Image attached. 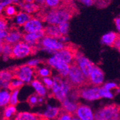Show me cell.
<instances>
[{
	"label": "cell",
	"instance_id": "obj_1",
	"mask_svg": "<svg viewBox=\"0 0 120 120\" xmlns=\"http://www.w3.org/2000/svg\"><path fill=\"white\" fill-rule=\"evenodd\" d=\"M66 3L56 8L52 9L51 11L45 13L40 19L46 22L49 25H58L64 22H68L72 18L75 9L70 4H66Z\"/></svg>",
	"mask_w": 120,
	"mask_h": 120
},
{
	"label": "cell",
	"instance_id": "obj_2",
	"mask_svg": "<svg viewBox=\"0 0 120 120\" xmlns=\"http://www.w3.org/2000/svg\"><path fill=\"white\" fill-rule=\"evenodd\" d=\"M67 80L73 89H80L91 86L89 79L85 75L78 67L76 61L70 66V70L67 76Z\"/></svg>",
	"mask_w": 120,
	"mask_h": 120
},
{
	"label": "cell",
	"instance_id": "obj_3",
	"mask_svg": "<svg viewBox=\"0 0 120 120\" xmlns=\"http://www.w3.org/2000/svg\"><path fill=\"white\" fill-rule=\"evenodd\" d=\"M53 84L52 88V96L62 103L67 98L68 92L70 90H72V88L67 79L63 80L61 76L53 77Z\"/></svg>",
	"mask_w": 120,
	"mask_h": 120
},
{
	"label": "cell",
	"instance_id": "obj_4",
	"mask_svg": "<svg viewBox=\"0 0 120 120\" xmlns=\"http://www.w3.org/2000/svg\"><path fill=\"white\" fill-rule=\"evenodd\" d=\"M95 120H120V105L111 104L98 109L94 114Z\"/></svg>",
	"mask_w": 120,
	"mask_h": 120
},
{
	"label": "cell",
	"instance_id": "obj_5",
	"mask_svg": "<svg viewBox=\"0 0 120 120\" xmlns=\"http://www.w3.org/2000/svg\"><path fill=\"white\" fill-rule=\"evenodd\" d=\"M37 51V47L31 46L25 41H19L13 45L12 52L10 55V58L19 59L33 55Z\"/></svg>",
	"mask_w": 120,
	"mask_h": 120
},
{
	"label": "cell",
	"instance_id": "obj_6",
	"mask_svg": "<svg viewBox=\"0 0 120 120\" xmlns=\"http://www.w3.org/2000/svg\"><path fill=\"white\" fill-rule=\"evenodd\" d=\"M13 79H19L23 82L29 83L32 81L36 73V68L28 66L27 64L14 67L11 68Z\"/></svg>",
	"mask_w": 120,
	"mask_h": 120
},
{
	"label": "cell",
	"instance_id": "obj_7",
	"mask_svg": "<svg viewBox=\"0 0 120 120\" xmlns=\"http://www.w3.org/2000/svg\"><path fill=\"white\" fill-rule=\"evenodd\" d=\"M78 51H79L75 45H71V43H67L66 44L64 49L55 52V56L70 66L75 62V57Z\"/></svg>",
	"mask_w": 120,
	"mask_h": 120
},
{
	"label": "cell",
	"instance_id": "obj_8",
	"mask_svg": "<svg viewBox=\"0 0 120 120\" xmlns=\"http://www.w3.org/2000/svg\"><path fill=\"white\" fill-rule=\"evenodd\" d=\"M75 61L78 67L85 75V76L89 79L90 75L94 67V65L91 61L86 58L83 53L78 51L75 57Z\"/></svg>",
	"mask_w": 120,
	"mask_h": 120
},
{
	"label": "cell",
	"instance_id": "obj_9",
	"mask_svg": "<svg viewBox=\"0 0 120 120\" xmlns=\"http://www.w3.org/2000/svg\"><path fill=\"white\" fill-rule=\"evenodd\" d=\"M46 63L49 66L56 69L61 77L66 78L68 76L70 70V65L58 59L55 55L48 59Z\"/></svg>",
	"mask_w": 120,
	"mask_h": 120
},
{
	"label": "cell",
	"instance_id": "obj_10",
	"mask_svg": "<svg viewBox=\"0 0 120 120\" xmlns=\"http://www.w3.org/2000/svg\"><path fill=\"white\" fill-rule=\"evenodd\" d=\"M41 45L45 50L49 51H53V52L62 50L65 48L66 45H64L62 41H60L56 38L45 36L41 40Z\"/></svg>",
	"mask_w": 120,
	"mask_h": 120
},
{
	"label": "cell",
	"instance_id": "obj_11",
	"mask_svg": "<svg viewBox=\"0 0 120 120\" xmlns=\"http://www.w3.org/2000/svg\"><path fill=\"white\" fill-rule=\"evenodd\" d=\"M99 88L98 86H93L91 88L87 86L78 89L79 96L90 101L99 99L101 98L99 94Z\"/></svg>",
	"mask_w": 120,
	"mask_h": 120
},
{
	"label": "cell",
	"instance_id": "obj_12",
	"mask_svg": "<svg viewBox=\"0 0 120 120\" xmlns=\"http://www.w3.org/2000/svg\"><path fill=\"white\" fill-rule=\"evenodd\" d=\"M45 36L44 28L36 33H24L22 35V39L25 43L34 47H38L40 40L42 39Z\"/></svg>",
	"mask_w": 120,
	"mask_h": 120
},
{
	"label": "cell",
	"instance_id": "obj_13",
	"mask_svg": "<svg viewBox=\"0 0 120 120\" xmlns=\"http://www.w3.org/2000/svg\"><path fill=\"white\" fill-rule=\"evenodd\" d=\"M75 115L80 120H95L91 109L86 105L79 104Z\"/></svg>",
	"mask_w": 120,
	"mask_h": 120
},
{
	"label": "cell",
	"instance_id": "obj_14",
	"mask_svg": "<svg viewBox=\"0 0 120 120\" xmlns=\"http://www.w3.org/2000/svg\"><path fill=\"white\" fill-rule=\"evenodd\" d=\"M104 74L103 71L97 66H94L89 77V81L91 86H99L103 83Z\"/></svg>",
	"mask_w": 120,
	"mask_h": 120
},
{
	"label": "cell",
	"instance_id": "obj_15",
	"mask_svg": "<svg viewBox=\"0 0 120 120\" xmlns=\"http://www.w3.org/2000/svg\"><path fill=\"white\" fill-rule=\"evenodd\" d=\"M23 26L25 33H36L43 29L40 19L35 18H32Z\"/></svg>",
	"mask_w": 120,
	"mask_h": 120
},
{
	"label": "cell",
	"instance_id": "obj_16",
	"mask_svg": "<svg viewBox=\"0 0 120 120\" xmlns=\"http://www.w3.org/2000/svg\"><path fill=\"white\" fill-rule=\"evenodd\" d=\"M8 33L6 37L4 38V41L10 45H14L17 43L21 41L22 38V35L21 33L18 30L16 27H11L7 31Z\"/></svg>",
	"mask_w": 120,
	"mask_h": 120
},
{
	"label": "cell",
	"instance_id": "obj_17",
	"mask_svg": "<svg viewBox=\"0 0 120 120\" xmlns=\"http://www.w3.org/2000/svg\"><path fill=\"white\" fill-rule=\"evenodd\" d=\"M12 79L13 74L10 69L0 71V89H8V83Z\"/></svg>",
	"mask_w": 120,
	"mask_h": 120
},
{
	"label": "cell",
	"instance_id": "obj_18",
	"mask_svg": "<svg viewBox=\"0 0 120 120\" xmlns=\"http://www.w3.org/2000/svg\"><path fill=\"white\" fill-rule=\"evenodd\" d=\"M46 118L43 114H37L30 112H21L16 115L14 120H43Z\"/></svg>",
	"mask_w": 120,
	"mask_h": 120
},
{
	"label": "cell",
	"instance_id": "obj_19",
	"mask_svg": "<svg viewBox=\"0 0 120 120\" xmlns=\"http://www.w3.org/2000/svg\"><path fill=\"white\" fill-rule=\"evenodd\" d=\"M79 103L70 101L68 98H66L62 102V106L61 109L63 111H66L73 115H75V113L78 108Z\"/></svg>",
	"mask_w": 120,
	"mask_h": 120
},
{
	"label": "cell",
	"instance_id": "obj_20",
	"mask_svg": "<svg viewBox=\"0 0 120 120\" xmlns=\"http://www.w3.org/2000/svg\"><path fill=\"white\" fill-rule=\"evenodd\" d=\"M45 33V36L52 37V38H56L60 40L63 36L60 34L58 26L54 25H49V26H46L44 28Z\"/></svg>",
	"mask_w": 120,
	"mask_h": 120
},
{
	"label": "cell",
	"instance_id": "obj_21",
	"mask_svg": "<svg viewBox=\"0 0 120 120\" xmlns=\"http://www.w3.org/2000/svg\"><path fill=\"white\" fill-rule=\"evenodd\" d=\"M31 18L30 14L25 11H19L15 16V22L18 26H23Z\"/></svg>",
	"mask_w": 120,
	"mask_h": 120
},
{
	"label": "cell",
	"instance_id": "obj_22",
	"mask_svg": "<svg viewBox=\"0 0 120 120\" xmlns=\"http://www.w3.org/2000/svg\"><path fill=\"white\" fill-rule=\"evenodd\" d=\"M18 5L24 10L25 12L30 15L31 13L37 12L40 9V6L37 4H35V3H28L25 2H20Z\"/></svg>",
	"mask_w": 120,
	"mask_h": 120
},
{
	"label": "cell",
	"instance_id": "obj_23",
	"mask_svg": "<svg viewBox=\"0 0 120 120\" xmlns=\"http://www.w3.org/2000/svg\"><path fill=\"white\" fill-rule=\"evenodd\" d=\"M118 33H115L113 32H111L105 34L101 37V43L109 46L113 47V44L118 37Z\"/></svg>",
	"mask_w": 120,
	"mask_h": 120
},
{
	"label": "cell",
	"instance_id": "obj_24",
	"mask_svg": "<svg viewBox=\"0 0 120 120\" xmlns=\"http://www.w3.org/2000/svg\"><path fill=\"white\" fill-rule=\"evenodd\" d=\"M61 112V109L56 107H52L48 105L46 111L44 113L45 115L48 120L50 119H57Z\"/></svg>",
	"mask_w": 120,
	"mask_h": 120
},
{
	"label": "cell",
	"instance_id": "obj_25",
	"mask_svg": "<svg viewBox=\"0 0 120 120\" xmlns=\"http://www.w3.org/2000/svg\"><path fill=\"white\" fill-rule=\"evenodd\" d=\"M18 7H19L18 5L15 6V4H9L4 8L2 14L4 15V16H6L7 18L15 17L19 12V11H18Z\"/></svg>",
	"mask_w": 120,
	"mask_h": 120
},
{
	"label": "cell",
	"instance_id": "obj_26",
	"mask_svg": "<svg viewBox=\"0 0 120 120\" xmlns=\"http://www.w3.org/2000/svg\"><path fill=\"white\" fill-rule=\"evenodd\" d=\"M32 86L35 89L36 93L38 96L43 97L46 94V90L45 86L37 79H34L31 83Z\"/></svg>",
	"mask_w": 120,
	"mask_h": 120
},
{
	"label": "cell",
	"instance_id": "obj_27",
	"mask_svg": "<svg viewBox=\"0 0 120 120\" xmlns=\"http://www.w3.org/2000/svg\"><path fill=\"white\" fill-rule=\"evenodd\" d=\"M16 113V109L15 106L9 105L4 109L3 112V120H9Z\"/></svg>",
	"mask_w": 120,
	"mask_h": 120
},
{
	"label": "cell",
	"instance_id": "obj_28",
	"mask_svg": "<svg viewBox=\"0 0 120 120\" xmlns=\"http://www.w3.org/2000/svg\"><path fill=\"white\" fill-rule=\"evenodd\" d=\"M10 94L7 90H0V106H6L10 102Z\"/></svg>",
	"mask_w": 120,
	"mask_h": 120
},
{
	"label": "cell",
	"instance_id": "obj_29",
	"mask_svg": "<svg viewBox=\"0 0 120 120\" xmlns=\"http://www.w3.org/2000/svg\"><path fill=\"white\" fill-rule=\"evenodd\" d=\"M23 83L24 82L19 79H13V80H11L8 83V89L11 91L19 90L23 85Z\"/></svg>",
	"mask_w": 120,
	"mask_h": 120
},
{
	"label": "cell",
	"instance_id": "obj_30",
	"mask_svg": "<svg viewBox=\"0 0 120 120\" xmlns=\"http://www.w3.org/2000/svg\"><path fill=\"white\" fill-rule=\"evenodd\" d=\"M63 1V0H45V5L52 9H54L62 6L64 3H62Z\"/></svg>",
	"mask_w": 120,
	"mask_h": 120
},
{
	"label": "cell",
	"instance_id": "obj_31",
	"mask_svg": "<svg viewBox=\"0 0 120 120\" xmlns=\"http://www.w3.org/2000/svg\"><path fill=\"white\" fill-rule=\"evenodd\" d=\"M59 30H60V34L63 37H67L68 34V30H69V23L68 22H62L58 25Z\"/></svg>",
	"mask_w": 120,
	"mask_h": 120
},
{
	"label": "cell",
	"instance_id": "obj_32",
	"mask_svg": "<svg viewBox=\"0 0 120 120\" xmlns=\"http://www.w3.org/2000/svg\"><path fill=\"white\" fill-rule=\"evenodd\" d=\"M36 75H38L39 76L41 77V78H47V77H49L51 76V71L48 68H39V69H37L36 68Z\"/></svg>",
	"mask_w": 120,
	"mask_h": 120
},
{
	"label": "cell",
	"instance_id": "obj_33",
	"mask_svg": "<svg viewBox=\"0 0 120 120\" xmlns=\"http://www.w3.org/2000/svg\"><path fill=\"white\" fill-rule=\"evenodd\" d=\"M39 96L37 94H32L28 98L27 102L31 107H33L36 106L38 103H39Z\"/></svg>",
	"mask_w": 120,
	"mask_h": 120
},
{
	"label": "cell",
	"instance_id": "obj_34",
	"mask_svg": "<svg viewBox=\"0 0 120 120\" xmlns=\"http://www.w3.org/2000/svg\"><path fill=\"white\" fill-rule=\"evenodd\" d=\"M12 49H13V45L8 44L5 41L3 46V52L2 53H3L4 56L5 57H7L8 58V56L10 57V55H11V52H12Z\"/></svg>",
	"mask_w": 120,
	"mask_h": 120
},
{
	"label": "cell",
	"instance_id": "obj_35",
	"mask_svg": "<svg viewBox=\"0 0 120 120\" xmlns=\"http://www.w3.org/2000/svg\"><path fill=\"white\" fill-rule=\"evenodd\" d=\"M99 94L100 97L105 98H113V95L110 91L105 89L103 86L99 88Z\"/></svg>",
	"mask_w": 120,
	"mask_h": 120
},
{
	"label": "cell",
	"instance_id": "obj_36",
	"mask_svg": "<svg viewBox=\"0 0 120 120\" xmlns=\"http://www.w3.org/2000/svg\"><path fill=\"white\" fill-rule=\"evenodd\" d=\"M19 90H14L10 94V105L12 106H16L18 103V95Z\"/></svg>",
	"mask_w": 120,
	"mask_h": 120
},
{
	"label": "cell",
	"instance_id": "obj_37",
	"mask_svg": "<svg viewBox=\"0 0 120 120\" xmlns=\"http://www.w3.org/2000/svg\"><path fill=\"white\" fill-rule=\"evenodd\" d=\"M74 115L63 111L61 109V112H60V115L56 119L57 120H71L72 117Z\"/></svg>",
	"mask_w": 120,
	"mask_h": 120
},
{
	"label": "cell",
	"instance_id": "obj_38",
	"mask_svg": "<svg viewBox=\"0 0 120 120\" xmlns=\"http://www.w3.org/2000/svg\"><path fill=\"white\" fill-rule=\"evenodd\" d=\"M103 87L105 89L109 90V91L111 90H115V89L120 90V86L116 83H114V82H108V83H105L103 85Z\"/></svg>",
	"mask_w": 120,
	"mask_h": 120
},
{
	"label": "cell",
	"instance_id": "obj_39",
	"mask_svg": "<svg viewBox=\"0 0 120 120\" xmlns=\"http://www.w3.org/2000/svg\"><path fill=\"white\" fill-rule=\"evenodd\" d=\"M42 80L44 84L45 85V86L46 87V88L52 89L53 84V79H51L49 77H47V78H43L42 79Z\"/></svg>",
	"mask_w": 120,
	"mask_h": 120
},
{
	"label": "cell",
	"instance_id": "obj_40",
	"mask_svg": "<svg viewBox=\"0 0 120 120\" xmlns=\"http://www.w3.org/2000/svg\"><path fill=\"white\" fill-rule=\"evenodd\" d=\"M0 30H6V31L8 30L7 20L2 16H0Z\"/></svg>",
	"mask_w": 120,
	"mask_h": 120
},
{
	"label": "cell",
	"instance_id": "obj_41",
	"mask_svg": "<svg viewBox=\"0 0 120 120\" xmlns=\"http://www.w3.org/2000/svg\"><path fill=\"white\" fill-rule=\"evenodd\" d=\"M41 61L38 60V59H33V60L29 61L26 63V64H27L28 66H30V67H33V68H36V67H37L38 64L41 63Z\"/></svg>",
	"mask_w": 120,
	"mask_h": 120
},
{
	"label": "cell",
	"instance_id": "obj_42",
	"mask_svg": "<svg viewBox=\"0 0 120 120\" xmlns=\"http://www.w3.org/2000/svg\"><path fill=\"white\" fill-rule=\"evenodd\" d=\"M113 47L116 49L120 52V34H118V37L115 41L113 45Z\"/></svg>",
	"mask_w": 120,
	"mask_h": 120
},
{
	"label": "cell",
	"instance_id": "obj_43",
	"mask_svg": "<svg viewBox=\"0 0 120 120\" xmlns=\"http://www.w3.org/2000/svg\"><path fill=\"white\" fill-rule=\"evenodd\" d=\"M96 0H79V1L82 3V4L85 5L86 6H91L94 4Z\"/></svg>",
	"mask_w": 120,
	"mask_h": 120
},
{
	"label": "cell",
	"instance_id": "obj_44",
	"mask_svg": "<svg viewBox=\"0 0 120 120\" xmlns=\"http://www.w3.org/2000/svg\"><path fill=\"white\" fill-rule=\"evenodd\" d=\"M115 24L116 25V27L119 31H120V16L117 17V18L114 19Z\"/></svg>",
	"mask_w": 120,
	"mask_h": 120
},
{
	"label": "cell",
	"instance_id": "obj_45",
	"mask_svg": "<svg viewBox=\"0 0 120 120\" xmlns=\"http://www.w3.org/2000/svg\"><path fill=\"white\" fill-rule=\"evenodd\" d=\"M7 31L6 30H0V40L4 39L6 38L7 35Z\"/></svg>",
	"mask_w": 120,
	"mask_h": 120
},
{
	"label": "cell",
	"instance_id": "obj_46",
	"mask_svg": "<svg viewBox=\"0 0 120 120\" xmlns=\"http://www.w3.org/2000/svg\"><path fill=\"white\" fill-rule=\"evenodd\" d=\"M34 3L38 6H44L45 5V0H34Z\"/></svg>",
	"mask_w": 120,
	"mask_h": 120
},
{
	"label": "cell",
	"instance_id": "obj_47",
	"mask_svg": "<svg viewBox=\"0 0 120 120\" xmlns=\"http://www.w3.org/2000/svg\"><path fill=\"white\" fill-rule=\"evenodd\" d=\"M8 1L11 2V3H13V4H16L17 5L20 3L19 0H0V1Z\"/></svg>",
	"mask_w": 120,
	"mask_h": 120
},
{
	"label": "cell",
	"instance_id": "obj_48",
	"mask_svg": "<svg viewBox=\"0 0 120 120\" xmlns=\"http://www.w3.org/2000/svg\"><path fill=\"white\" fill-rule=\"evenodd\" d=\"M71 120H80L79 118H78V117H77L76 115H74L72 117V119H71Z\"/></svg>",
	"mask_w": 120,
	"mask_h": 120
},
{
	"label": "cell",
	"instance_id": "obj_49",
	"mask_svg": "<svg viewBox=\"0 0 120 120\" xmlns=\"http://www.w3.org/2000/svg\"><path fill=\"white\" fill-rule=\"evenodd\" d=\"M3 120V118H1V112H0V120Z\"/></svg>",
	"mask_w": 120,
	"mask_h": 120
}]
</instances>
